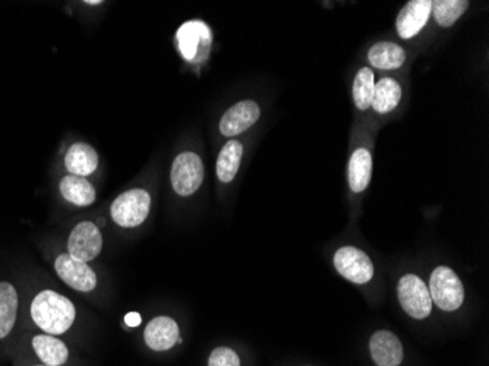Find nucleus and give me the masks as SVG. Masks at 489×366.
Wrapping results in <instances>:
<instances>
[{
  "mask_svg": "<svg viewBox=\"0 0 489 366\" xmlns=\"http://www.w3.org/2000/svg\"><path fill=\"white\" fill-rule=\"evenodd\" d=\"M372 157L367 149H356L349 161V185L353 192H363L371 182Z\"/></svg>",
  "mask_w": 489,
  "mask_h": 366,
  "instance_id": "f3484780",
  "label": "nucleus"
},
{
  "mask_svg": "<svg viewBox=\"0 0 489 366\" xmlns=\"http://www.w3.org/2000/svg\"><path fill=\"white\" fill-rule=\"evenodd\" d=\"M18 315V294L11 283H0V339L12 332Z\"/></svg>",
  "mask_w": 489,
  "mask_h": 366,
  "instance_id": "aec40b11",
  "label": "nucleus"
},
{
  "mask_svg": "<svg viewBox=\"0 0 489 366\" xmlns=\"http://www.w3.org/2000/svg\"><path fill=\"white\" fill-rule=\"evenodd\" d=\"M54 270L69 287L89 294L96 289L97 275L89 264L75 260L69 254H62L54 261Z\"/></svg>",
  "mask_w": 489,
  "mask_h": 366,
  "instance_id": "1a4fd4ad",
  "label": "nucleus"
},
{
  "mask_svg": "<svg viewBox=\"0 0 489 366\" xmlns=\"http://www.w3.org/2000/svg\"><path fill=\"white\" fill-rule=\"evenodd\" d=\"M173 191L180 197L189 195L199 189L204 180V164L198 154L185 151L175 159L170 172Z\"/></svg>",
  "mask_w": 489,
  "mask_h": 366,
  "instance_id": "39448f33",
  "label": "nucleus"
},
{
  "mask_svg": "<svg viewBox=\"0 0 489 366\" xmlns=\"http://www.w3.org/2000/svg\"><path fill=\"white\" fill-rule=\"evenodd\" d=\"M432 12L431 0H412L406 4L398 16V33L403 40H409L419 34V31L428 23Z\"/></svg>",
  "mask_w": 489,
  "mask_h": 366,
  "instance_id": "9b49d317",
  "label": "nucleus"
},
{
  "mask_svg": "<svg viewBox=\"0 0 489 366\" xmlns=\"http://www.w3.org/2000/svg\"><path fill=\"white\" fill-rule=\"evenodd\" d=\"M65 166L69 175L87 178L96 172L99 166V154L91 145L85 142H77L71 145V149L66 151Z\"/></svg>",
  "mask_w": 489,
  "mask_h": 366,
  "instance_id": "4468645a",
  "label": "nucleus"
},
{
  "mask_svg": "<svg viewBox=\"0 0 489 366\" xmlns=\"http://www.w3.org/2000/svg\"><path fill=\"white\" fill-rule=\"evenodd\" d=\"M31 317L37 327L52 336H58L72 327L77 311L72 302L53 290H43L31 303Z\"/></svg>",
  "mask_w": 489,
  "mask_h": 366,
  "instance_id": "f257e3e1",
  "label": "nucleus"
},
{
  "mask_svg": "<svg viewBox=\"0 0 489 366\" xmlns=\"http://www.w3.org/2000/svg\"><path fill=\"white\" fill-rule=\"evenodd\" d=\"M179 52L187 62H203L208 56L213 34L204 21H187L177 34Z\"/></svg>",
  "mask_w": 489,
  "mask_h": 366,
  "instance_id": "20e7f679",
  "label": "nucleus"
},
{
  "mask_svg": "<svg viewBox=\"0 0 489 366\" xmlns=\"http://www.w3.org/2000/svg\"><path fill=\"white\" fill-rule=\"evenodd\" d=\"M469 8L466 0H436L432 2V11L441 27H451Z\"/></svg>",
  "mask_w": 489,
  "mask_h": 366,
  "instance_id": "5701e85b",
  "label": "nucleus"
},
{
  "mask_svg": "<svg viewBox=\"0 0 489 366\" xmlns=\"http://www.w3.org/2000/svg\"><path fill=\"white\" fill-rule=\"evenodd\" d=\"M372 359L379 366H398L403 362V346L394 332H374L369 342Z\"/></svg>",
  "mask_w": 489,
  "mask_h": 366,
  "instance_id": "ddd939ff",
  "label": "nucleus"
},
{
  "mask_svg": "<svg viewBox=\"0 0 489 366\" xmlns=\"http://www.w3.org/2000/svg\"><path fill=\"white\" fill-rule=\"evenodd\" d=\"M125 321H127V324L129 325V327H138V325L141 324L142 320L139 313H130L125 317Z\"/></svg>",
  "mask_w": 489,
  "mask_h": 366,
  "instance_id": "393cba45",
  "label": "nucleus"
},
{
  "mask_svg": "<svg viewBox=\"0 0 489 366\" xmlns=\"http://www.w3.org/2000/svg\"><path fill=\"white\" fill-rule=\"evenodd\" d=\"M400 99L401 87L398 81L393 78H382L379 84L375 85L371 106L375 111L386 115L398 106Z\"/></svg>",
  "mask_w": 489,
  "mask_h": 366,
  "instance_id": "412c9836",
  "label": "nucleus"
},
{
  "mask_svg": "<svg viewBox=\"0 0 489 366\" xmlns=\"http://www.w3.org/2000/svg\"><path fill=\"white\" fill-rule=\"evenodd\" d=\"M261 109L254 100L239 101L225 111L220 120V132L225 137H236L258 122Z\"/></svg>",
  "mask_w": 489,
  "mask_h": 366,
  "instance_id": "9d476101",
  "label": "nucleus"
},
{
  "mask_svg": "<svg viewBox=\"0 0 489 366\" xmlns=\"http://www.w3.org/2000/svg\"><path fill=\"white\" fill-rule=\"evenodd\" d=\"M87 5H100L101 2H94V0H89V2H85Z\"/></svg>",
  "mask_w": 489,
  "mask_h": 366,
  "instance_id": "a878e982",
  "label": "nucleus"
},
{
  "mask_svg": "<svg viewBox=\"0 0 489 366\" xmlns=\"http://www.w3.org/2000/svg\"><path fill=\"white\" fill-rule=\"evenodd\" d=\"M103 249V236L92 222H82L69 235L68 254L75 260L89 263L100 255Z\"/></svg>",
  "mask_w": 489,
  "mask_h": 366,
  "instance_id": "6e6552de",
  "label": "nucleus"
},
{
  "mask_svg": "<svg viewBox=\"0 0 489 366\" xmlns=\"http://www.w3.org/2000/svg\"><path fill=\"white\" fill-rule=\"evenodd\" d=\"M398 294L406 313L415 320H425L431 313L432 299L428 286L417 275H403L398 282Z\"/></svg>",
  "mask_w": 489,
  "mask_h": 366,
  "instance_id": "423d86ee",
  "label": "nucleus"
},
{
  "mask_svg": "<svg viewBox=\"0 0 489 366\" xmlns=\"http://www.w3.org/2000/svg\"><path fill=\"white\" fill-rule=\"evenodd\" d=\"M35 366H47V365H35Z\"/></svg>",
  "mask_w": 489,
  "mask_h": 366,
  "instance_id": "bb28decb",
  "label": "nucleus"
},
{
  "mask_svg": "<svg viewBox=\"0 0 489 366\" xmlns=\"http://www.w3.org/2000/svg\"><path fill=\"white\" fill-rule=\"evenodd\" d=\"M151 208V197L146 189H130L119 195L110 207L113 222L120 227H138L146 222Z\"/></svg>",
  "mask_w": 489,
  "mask_h": 366,
  "instance_id": "f03ea898",
  "label": "nucleus"
},
{
  "mask_svg": "<svg viewBox=\"0 0 489 366\" xmlns=\"http://www.w3.org/2000/svg\"><path fill=\"white\" fill-rule=\"evenodd\" d=\"M374 72L369 68L360 69L353 82V100L360 111H367L374 99Z\"/></svg>",
  "mask_w": 489,
  "mask_h": 366,
  "instance_id": "4be33fe9",
  "label": "nucleus"
},
{
  "mask_svg": "<svg viewBox=\"0 0 489 366\" xmlns=\"http://www.w3.org/2000/svg\"><path fill=\"white\" fill-rule=\"evenodd\" d=\"M208 366H241V359L230 347H217L211 352Z\"/></svg>",
  "mask_w": 489,
  "mask_h": 366,
  "instance_id": "b1692460",
  "label": "nucleus"
},
{
  "mask_svg": "<svg viewBox=\"0 0 489 366\" xmlns=\"http://www.w3.org/2000/svg\"><path fill=\"white\" fill-rule=\"evenodd\" d=\"M428 289L432 301L443 311H455L465 301V287L459 275L444 265L432 273Z\"/></svg>",
  "mask_w": 489,
  "mask_h": 366,
  "instance_id": "7ed1b4c3",
  "label": "nucleus"
},
{
  "mask_svg": "<svg viewBox=\"0 0 489 366\" xmlns=\"http://www.w3.org/2000/svg\"><path fill=\"white\" fill-rule=\"evenodd\" d=\"M242 156H244L242 142L236 140L227 142L218 154L217 166H216L218 179L225 183L232 182L241 168Z\"/></svg>",
  "mask_w": 489,
  "mask_h": 366,
  "instance_id": "6ab92c4d",
  "label": "nucleus"
},
{
  "mask_svg": "<svg viewBox=\"0 0 489 366\" xmlns=\"http://www.w3.org/2000/svg\"><path fill=\"white\" fill-rule=\"evenodd\" d=\"M147 346L154 352H166L179 340V325L170 317H157L144 330Z\"/></svg>",
  "mask_w": 489,
  "mask_h": 366,
  "instance_id": "f8f14e48",
  "label": "nucleus"
},
{
  "mask_svg": "<svg viewBox=\"0 0 489 366\" xmlns=\"http://www.w3.org/2000/svg\"><path fill=\"white\" fill-rule=\"evenodd\" d=\"M33 349L44 365L62 366L68 362L69 351L62 340L52 334H40L33 339Z\"/></svg>",
  "mask_w": 489,
  "mask_h": 366,
  "instance_id": "2eb2a0df",
  "label": "nucleus"
},
{
  "mask_svg": "<svg viewBox=\"0 0 489 366\" xmlns=\"http://www.w3.org/2000/svg\"><path fill=\"white\" fill-rule=\"evenodd\" d=\"M334 267L344 279L355 284H365L374 277V264L371 258L353 246H344L336 252Z\"/></svg>",
  "mask_w": 489,
  "mask_h": 366,
  "instance_id": "0eeeda50",
  "label": "nucleus"
},
{
  "mask_svg": "<svg viewBox=\"0 0 489 366\" xmlns=\"http://www.w3.org/2000/svg\"><path fill=\"white\" fill-rule=\"evenodd\" d=\"M369 63L375 68L384 69V71H391V69H398L405 63L406 53L405 50L401 49L398 44L391 42L375 43L374 46L368 53Z\"/></svg>",
  "mask_w": 489,
  "mask_h": 366,
  "instance_id": "a211bd4d",
  "label": "nucleus"
},
{
  "mask_svg": "<svg viewBox=\"0 0 489 366\" xmlns=\"http://www.w3.org/2000/svg\"><path fill=\"white\" fill-rule=\"evenodd\" d=\"M59 188L62 197L73 206L89 207L96 201V189L89 180L81 176H65Z\"/></svg>",
  "mask_w": 489,
  "mask_h": 366,
  "instance_id": "dca6fc26",
  "label": "nucleus"
}]
</instances>
